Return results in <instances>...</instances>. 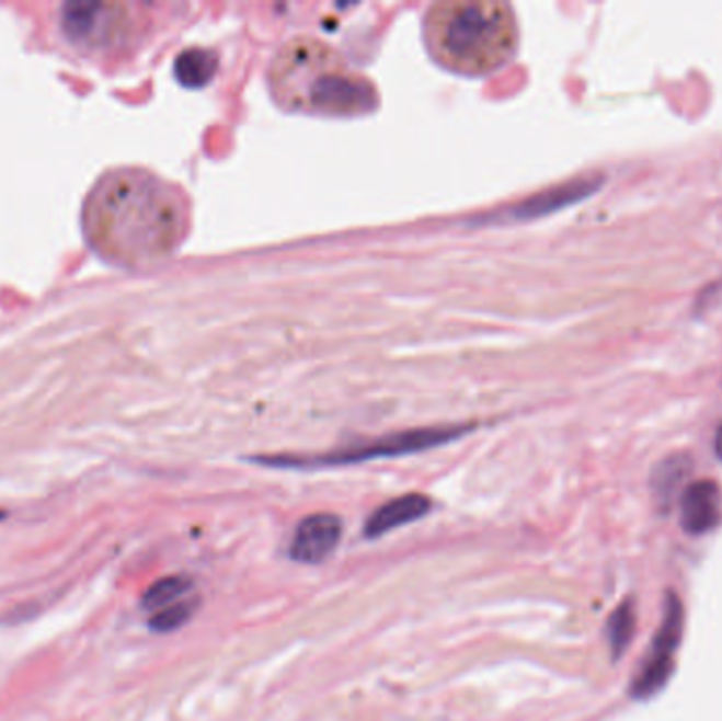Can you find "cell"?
Segmentation results:
<instances>
[{
	"label": "cell",
	"instance_id": "obj_1",
	"mask_svg": "<svg viewBox=\"0 0 722 721\" xmlns=\"http://www.w3.org/2000/svg\"><path fill=\"white\" fill-rule=\"evenodd\" d=\"M188 231V206L174 184L142 170H118L95 184L85 233L111 261L140 267L170 256Z\"/></svg>",
	"mask_w": 722,
	"mask_h": 721
},
{
	"label": "cell",
	"instance_id": "obj_2",
	"mask_svg": "<svg viewBox=\"0 0 722 721\" xmlns=\"http://www.w3.org/2000/svg\"><path fill=\"white\" fill-rule=\"evenodd\" d=\"M268 90L288 113L313 117H362L375 113V83L319 38L296 36L268 64Z\"/></svg>",
	"mask_w": 722,
	"mask_h": 721
},
{
	"label": "cell",
	"instance_id": "obj_16",
	"mask_svg": "<svg viewBox=\"0 0 722 721\" xmlns=\"http://www.w3.org/2000/svg\"><path fill=\"white\" fill-rule=\"evenodd\" d=\"M714 449H717V455H719V459H722V423H721V427H719V432H717V440H714Z\"/></svg>",
	"mask_w": 722,
	"mask_h": 721
},
{
	"label": "cell",
	"instance_id": "obj_13",
	"mask_svg": "<svg viewBox=\"0 0 722 721\" xmlns=\"http://www.w3.org/2000/svg\"><path fill=\"white\" fill-rule=\"evenodd\" d=\"M634 605L630 602L623 603L608 620V641H610V650L615 656H619L628 648V643L634 634Z\"/></svg>",
	"mask_w": 722,
	"mask_h": 721
},
{
	"label": "cell",
	"instance_id": "obj_9",
	"mask_svg": "<svg viewBox=\"0 0 722 721\" xmlns=\"http://www.w3.org/2000/svg\"><path fill=\"white\" fill-rule=\"evenodd\" d=\"M429 511H432V500L421 493H408L402 497H396L370 514L366 523V536L368 538L385 536L391 529L404 527L412 520L423 518Z\"/></svg>",
	"mask_w": 722,
	"mask_h": 721
},
{
	"label": "cell",
	"instance_id": "obj_17",
	"mask_svg": "<svg viewBox=\"0 0 722 721\" xmlns=\"http://www.w3.org/2000/svg\"><path fill=\"white\" fill-rule=\"evenodd\" d=\"M0 518H2V514H0Z\"/></svg>",
	"mask_w": 722,
	"mask_h": 721
},
{
	"label": "cell",
	"instance_id": "obj_3",
	"mask_svg": "<svg viewBox=\"0 0 722 721\" xmlns=\"http://www.w3.org/2000/svg\"><path fill=\"white\" fill-rule=\"evenodd\" d=\"M423 32L432 58L465 77L491 75L512 60L518 47L512 7L494 0L437 2L425 15Z\"/></svg>",
	"mask_w": 722,
	"mask_h": 721
},
{
	"label": "cell",
	"instance_id": "obj_6",
	"mask_svg": "<svg viewBox=\"0 0 722 721\" xmlns=\"http://www.w3.org/2000/svg\"><path fill=\"white\" fill-rule=\"evenodd\" d=\"M683 632V607L676 597L667 599L664 625L657 632L646 661L642 662V668L632 684L634 698H649L660 690L665 679L672 673V661L680 641Z\"/></svg>",
	"mask_w": 722,
	"mask_h": 721
},
{
	"label": "cell",
	"instance_id": "obj_4",
	"mask_svg": "<svg viewBox=\"0 0 722 721\" xmlns=\"http://www.w3.org/2000/svg\"><path fill=\"white\" fill-rule=\"evenodd\" d=\"M465 427H423V430H410V432H400L391 434L385 438H378L375 443H366L359 447H351L345 451L323 455V457H309V459H294V457H273V459H262L264 464L271 466H289V468H300V466H343V464H357L366 459H376V457H396V455H405V453L425 451L437 445L450 443L465 434Z\"/></svg>",
	"mask_w": 722,
	"mask_h": 721
},
{
	"label": "cell",
	"instance_id": "obj_7",
	"mask_svg": "<svg viewBox=\"0 0 722 721\" xmlns=\"http://www.w3.org/2000/svg\"><path fill=\"white\" fill-rule=\"evenodd\" d=\"M343 538V523L336 514H309L305 516L289 543V557L298 563L325 561Z\"/></svg>",
	"mask_w": 722,
	"mask_h": 721
},
{
	"label": "cell",
	"instance_id": "obj_11",
	"mask_svg": "<svg viewBox=\"0 0 722 721\" xmlns=\"http://www.w3.org/2000/svg\"><path fill=\"white\" fill-rule=\"evenodd\" d=\"M175 79L184 85V88H193L199 90L205 88L218 70V58L214 52L209 49H186L182 52L174 64Z\"/></svg>",
	"mask_w": 722,
	"mask_h": 721
},
{
	"label": "cell",
	"instance_id": "obj_12",
	"mask_svg": "<svg viewBox=\"0 0 722 721\" xmlns=\"http://www.w3.org/2000/svg\"><path fill=\"white\" fill-rule=\"evenodd\" d=\"M193 588V582L186 575H168L154 582L142 597V605L150 611H159L172 603L182 602Z\"/></svg>",
	"mask_w": 722,
	"mask_h": 721
},
{
	"label": "cell",
	"instance_id": "obj_15",
	"mask_svg": "<svg viewBox=\"0 0 722 721\" xmlns=\"http://www.w3.org/2000/svg\"><path fill=\"white\" fill-rule=\"evenodd\" d=\"M687 472H689V459L687 457H680V455L669 457L655 470V484H657L660 491H664V489L669 491L685 479Z\"/></svg>",
	"mask_w": 722,
	"mask_h": 721
},
{
	"label": "cell",
	"instance_id": "obj_5",
	"mask_svg": "<svg viewBox=\"0 0 722 721\" xmlns=\"http://www.w3.org/2000/svg\"><path fill=\"white\" fill-rule=\"evenodd\" d=\"M61 24L66 34L85 47L113 45L125 32L127 15L121 4L72 2L64 7Z\"/></svg>",
	"mask_w": 722,
	"mask_h": 721
},
{
	"label": "cell",
	"instance_id": "obj_10",
	"mask_svg": "<svg viewBox=\"0 0 722 721\" xmlns=\"http://www.w3.org/2000/svg\"><path fill=\"white\" fill-rule=\"evenodd\" d=\"M600 179H583V181L569 182L558 188H549L546 193L524 202L518 214L520 216H537V214H548V211L558 210L562 206H569L573 202H578L594 193L600 184Z\"/></svg>",
	"mask_w": 722,
	"mask_h": 721
},
{
	"label": "cell",
	"instance_id": "obj_14",
	"mask_svg": "<svg viewBox=\"0 0 722 721\" xmlns=\"http://www.w3.org/2000/svg\"><path fill=\"white\" fill-rule=\"evenodd\" d=\"M197 611V602L182 599V602L172 603L150 618V629L157 632H172L180 627H184Z\"/></svg>",
	"mask_w": 722,
	"mask_h": 721
},
{
	"label": "cell",
	"instance_id": "obj_8",
	"mask_svg": "<svg viewBox=\"0 0 722 721\" xmlns=\"http://www.w3.org/2000/svg\"><path fill=\"white\" fill-rule=\"evenodd\" d=\"M722 520V491L714 481L689 484L680 500V525L689 536L717 529Z\"/></svg>",
	"mask_w": 722,
	"mask_h": 721
}]
</instances>
